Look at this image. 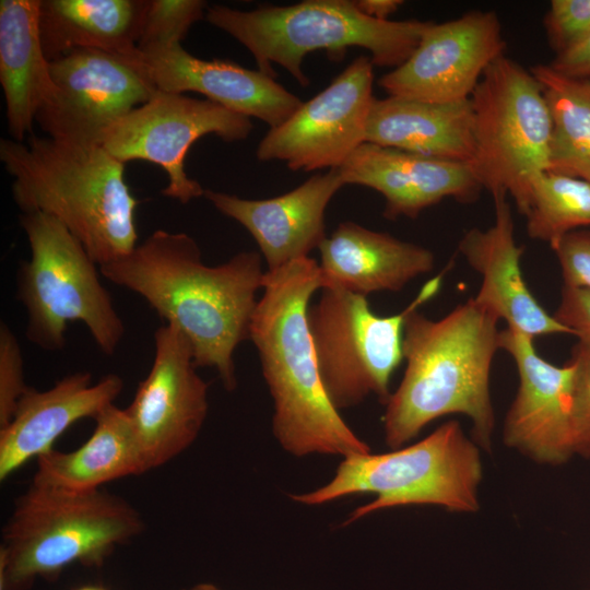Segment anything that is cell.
I'll return each mask as SVG.
<instances>
[{"label": "cell", "mask_w": 590, "mask_h": 590, "mask_svg": "<svg viewBox=\"0 0 590 590\" xmlns=\"http://www.w3.org/2000/svg\"><path fill=\"white\" fill-rule=\"evenodd\" d=\"M322 288L319 263L309 257L266 271L249 339L273 399V434L290 453L343 458L370 452L343 421L324 390L307 311Z\"/></svg>", "instance_id": "2"}, {"label": "cell", "mask_w": 590, "mask_h": 590, "mask_svg": "<svg viewBox=\"0 0 590 590\" xmlns=\"http://www.w3.org/2000/svg\"><path fill=\"white\" fill-rule=\"evenodd\" d=\"M74 590H106V589L99 586L87 585V586L75 588Z\"/></svg>", "instance_id": "38"}, {"label": "cell", "mask_w": 590, "mask_h": 590, "mask_svg": "<svg viewBox=\"0 0 590 590\" xmlns=\"http://www.w3.org/2000/svg\"><path fill=\"white\" fill-rule=\"evenodd\" d=\"M498 320L473 297L437 320L417 309L408 316L406 367L382 417L389 447L400 448L441 416L462 414L472 422L475 444L491 450L495 417L489 377L499 350Z\"/></svg>", "instance_id": "3"}, {"label": "cell", "mask_w": 590, "mask_h": 590, "mask_svg": "<svg viewBox=\"0 0 590 590\" xmlns=\"http://www.w3.org/2000/svg\"><path fill=\"white\" fill-rule=\"evenodd\" d=\"M482 476L480 447L458 421L450 420L411 446L345 457L329 483L292 498L321 505L353 494H374L376 498L355 509L346 524L380 509L409 505L474 512L480 507Z\"/></svg>", "instance_id": "7"}, {"label": "cell", "mask_w": 590, "mask_h": 590, "mask_svg": "<svg viewBox=\"0 0 590 590\" xmlns=\"http://www.w3.org/2000/svg\"><path fill=\"white\" fill-rule=\"evenodd\" d=\"M498 15L470 11L460 17L434 23L400 67L378 81L389 96L433 103L469 99L485 70L505 55Z\"/></svg>", "instance_id": "15"}, {"label": "cell", "mask_w": 590, "mask_h": 590, "mask_svg": "<svg viewBox=\"0 0 590 590\" xmlns=\"http://www.w3.org/2000/svg\"><path fill=\"white\" fill-rule=\"evenodd\" d=\"M318 249L322 288L335 286L363 296L401 291L435 264L429 249L349 221Z\"/></svg>", "instance_id": "22"}, {"label": "cell", "mask_w": 590, "mask_h": 590, "mask_svg": "<svg viewBox=\"0 0 590 590\" xmlns=\"http://www.w3.org/2000/svg\"><path fill=\"white\" fill-rule=\"evenodd\" d=\"M99 272L175 324L190 342L197 367L214 368L227 391L236 388L234 353L249 339L266 274L259 252L240 251L211 267L190 235L157 229Z\"/></svg>", "instance_id": "1"}, {"label": "cell", "mask_w": 590, "mask_h": 590, "mask_svg": "<svg viewBox=\"0 0 590 590\" xmlns=\"http://www.w3.org/2000/svg\"><path fill=\"white\" fill-rule=\"evenodd\" d=\"M551 48L560 54L590 35V0H553L544 17Z\"/></svg>", "instance_id": "30"}, {"label": "cell", "mask_w": 590, "mask_h": 590, "mask_svg": "<svg viewBox=\"0 0 590 590\" xmlns=\"http://www.w3.org/2000/svg\"><path fill=\"white\" fill-rule=\"evenodd\" d=\"M528 235L554 249L563 237L590 226V181L543 172L531 182Z\"/></svg>", "instance_id": "28"}, {"label": "cell", "mask_w": 590, "mask_h": 590, "mask_svg": "<svg viewBox=\"0 0 590 590\" xmlns=\"http://www.w3.org/2000/svg\"><path fill=\"white\" fill-rule=\"evenodd\" d=\"M90 438L73 451L51 449L37 458L33 483L68 492H92L149 471L126 409L115 404L95 418Z\"/></svg>", "instance_id": "25"}, {"label": "cell", "mask_w": 590, "mask_h": 590, "mask_svg": "<svg viewBox=\"0 0 590 590\" xmlns=\"http://www.w3.org/2000/svg\"><path fill=\"white\" fill-rule=\"evenodd\" d=\"M137 509L102 489L68 492L35 484L2 530L0 590H28L72 564L99 567L144 528Z\"/></svg>", "instance_id": "5"}, {"label": "cell", "mask_w": 590, "mask_h": 590, "mask_svg": "<svg viewBox=\"0 0 590 590\" xmlns=\"http://www.w3.org/2000/svg\"><path fill=\"white\" fill-rule=\"evenodd\" d=\"M205 17L245 46L259 71L274 78L272 63H276L302 86L309 84L303 71L309 52L326 50L339 58L355 46L370 52L374 66L396 69L409 59L432 24L375 20L350 0H306L250 11L214 4L208 8Z\"/></svg>", "instance_id": "6"}, {"label": "cell", "mask_w": 590, "mask_h": 590, "mask_svg": "<svg viewBox=\"0 0 590 590\" xmlns=\"http://www.w3.org/2000/svg\"><path fill=\"white\" fill-rule=\"evenodd\" d=\"M40 0L0 1V83L9 133L23 142L54 92L39 34Z\"/></svg>", "instance_id": "24"}, {"label": "cell", "mask_w": 590, "mask_h": 590, "mask_svg": "<svg viewBox=\"0 0 590 590\" xmlns=\"http://www.w3.org/2000/svg\"><path fill=\"white\" fill-rule=\"evenodd\" d=\"M0 160L22 213L59 221L98 267L138 245L139 201L125 180V164L102 145L32 134L27 143L1 139Z\"/></svg>", "instance_id": "4"}, {"label": "cell", "mask_w": 590, "mask_h": 590, "mask_svg": "<svg viewBox=\"0 0 590 590\" xmlns=\"http://www.w3.org/2000/svg\"><path fill=\"white\" fill-rule=\"evenodd\" d=\"M184 590H220V589L212 583H198L189 589H184Z\"/></svg>", "instance_id": "37"}, {"label": "cell", "mask_w": 590, "mask_h": 590, "mask_svg": "<svg viewBox=\"0 0 590 590\" xmlns=\"http://www.w3.org/2000/svg\"><path fill=\"white\" fill-rule=\"evenodd\" d=\"M20 223L31 250L16 273V298L27 315L26 339L43 350L59 351L66 345L68 324L80 321L98 349L113 355L125 324L99 280L97 264L52 216L22 213Z\"/></svg>", "instance_id": "8"}, {"label": "cell", "mask_w": 590, "mask_h": 590, "mask_svg": "<svg viewBox=\"0 0 590 590\" xmlns=\"http://www.w3.org/2000/svg\"><path fill=\"white\" fill-rule=\"evenodd\" d=\"M570 363L574 365L571 425L575 455L590 458V344L578 342Z\"/></svg>", "instance_id": "32"}, {"label": "cell", "mask_w": 590, "mask_h": 590, "mask_svg": "<svg viewBox=\"0 0 590 590\" xmlns=\"http://www.w3.org/2000/svg\"><path fill=\"white\" fill-rule=\"evenodd\" d=\"M344 185L339 169L332 168L273 198L251 200L209 189L203 197L251 234L271 271L319 248L327 237L326 209Z\"/></svg>", "instance_id": "17"}, {"label": "cell", "mask_w": 590, "mask_h": 590, "mask_svg": "<svg viewBox=\"0 0 590 590\" xmlns=\"http://www.w3.org/2000/svg\"><path fill=\"white\" fill-rule=\"evenodd\" d=\"M444 272L428 280L400 312L378 316L366 296L331 286L309 306L307 321L321 380L340 412L375 393L386 404L392 374L403 359L408 316L440 290Z\"/></svg>", "instance_id": "10"}, {"label": "cell", "mask_w": 590, "mask_h": 590, "mask_svg": "<svg viewBox=\"0 0 590 590\" xmlns=\"http://www.w3.org/2000/svg\"><path fill=\"white\" fill-rule=\"evenodd\" d=\"M474 157L470 167L492 196L512 197L527 215L531 182L550 168L552 120L538 80L503 55L472 93Z\"/></svg>", "instance_id": "9"}, {"label": "cell", "mask_w": 590, "mask_h": 590, "mask_svg": "<svg viewBox=\"0 0 590 590\" xmlns=\"http://www.w3.org/2000/svg\"><path fill=\"white\" fill-rule=\"evenodd\" d=\"M345 185L371 188L385 198L384 216L415 219L425 209L451 198L475 200L482 187L470 165L380 146L359 145L338 168Z\"/></svg>", "instance_id": "19"}, {"label": "cell", "mask_w": 590, "mask_h": 590, "mask_svg": "<svg viewBox=\"0 0 590 590\" xmlns=\"http://www.w3.org/2000/svg\"><path fill=\"white\" fill-rule=\"evenodd\" d=\"M550 66L566 76L590 79V35L578 45L557 54Z\"/></svg>", "instance_id": "35"}, {"label": "cell", "mask_w": 590, "mask_h": 590, "mask_svg": "<svg viewBox=\"0 0 590 590\" xmlns=\"http://www.w3.org/2000/svg\"><path fill=\"white\" fill-rule=\"evenodd\" d=\"M140 56L158 91L200 93L234 113L262 120L270 129L284 123L303 104L273 76L226 60L200 59L181 44Z\"/></svg>", "instance_id": "18"}, {"label": "cell", "mask_w": 590, "mask_h": 590, "mask_svg": "<svg viewBox=\"0 0 590 590\" xmlns=\"http://www.w3.org/2000/svg\"><path fill=\"white\" fill-rule=\"evenodd\" d=\"M24 362L16 335L4 322L0 323V428L12 418L20 398L27 390Z\"/></svg>", "instance_id": "31"}, {"label": "cell", "mask_w": 590, "mask_h": 590, "mask_svg": "<svg viewBox=\"0 0 590 590\" xmlns=\"http://www.w3.org/2000/svg\"><path fill=\"white\" fill-rule=\"evenodd\" d=\"M54 92L36 116L47 137L101 145L104 133L156 92L140 52L75 49L49 62Z\"/></svg>", "instance_id": "11"}, {"label": "cell", "mask_w": 590, "mask_h": 590, "mask_svg": "<svg viewBox=\"0 0 590 590\" xmlns=\"http://www.w3.org/2000/svg\"><path fill=\"white\" fill-rule=\"evenodd\" d=\"M557 256L564 286L590 290V231H574L553 249Z\"/></svg>", "instance_id": "33"}, {"label": "cell", "mask_w": 590, "mask_h": 590, "mask_svg": "<svg viewBox=\"0 0 590 590\" xmlns=\"http://www.w3.org/2000/svg\"><path fill=\"white\" fill-rule=\"evenodd\" d=\"M251 119L210 99L158 91L144 104L117 120L101 145L126 164L142 160L167 174L162 193L182 204L204 196L203 187L185 170V158L200 138L214 134L226 142L249 137Z\"/></svg>", "instance_id": "12"}, {"label": "cell", "mask_w": 590, "mask_h": 590, "mask_svg": "<svg viewBox=\"0 0 590 590\" xmlns=\"http://www.w3.org/2000/svg\"><path fill=\"white\" fill-rule=\"evenodd\" d=\"M370 58L354 59L323 91L259 142L261 162L281 161L296 172L339 168L366 140L373 94Z\"/></svg>", "instance_id": "13"}, {"label": "cell", "mask_w": 590, "mask_h": 590, "mask_svg": "<svg viewBox=\"0 0 590 590\" xmlns=\"http://www.w3.org/2000/svg\"><path fill=\"white\" fill-rule=\"evenodd\" d=\"M494 223L485 229L467 231L458 244L459 252L476 271L482 283L473 299L507 327L536 338L571 334L534 298L524 282L520 259L523 248L517 245L507 194L492 196Z\"/></svg>", "instance_id": "20"}, {"label": "cell", "mask_w": 590, "mask_h": 590, "mask_svg": "<svg viewBox=\"0 0 590 590\" xmlns=\"http://www.w3.org/2000/svg\"><path fill=\"white\" fill-rule=\"evenodd\" d=\"M193 350L173 323L154 332V359L126 408L149 470L170 461L197 439L209 411V385Z\"/></svg>", "instance_id": "14"}, {"label": "cell", "mask_w": 590, "mask_h": 590, "mask_svg": "<svg viewBox=\"0 0 590 590\" xmlns=\"http://www.w3.org/2000/svg\"><path fill=\"white\" fill-rule=\"evenodd\" d=\"M122 388L116 374L92 382L88 371L67 375L47 390L28 387L10 422L0 428V481L54 449L56 439L78 421L95 418L114 404Z\"/></svg>", "instance_id": "21"}, {"label": "cell", "mask_w": 590, "mask_h": 590, "mask_svg": "<svg viewBox=\"0 0 590 590\" xmlns=\"http://www.w3.org/2000/svg\"><path fill=\"white\" fill-rule=\"evenodd\" d=\"M205 8L201 0H146L137 49L141 52L181 44Z\"/></svg>", "instance_id": "29"}, {"label": "cell", "mask_w": 590, "mask_h": 590, "mask_svg": "<svg viewBox=\"0 0 590 590\" xmlns=\"http://www.w3.org/2000/svg\"><path fill=\"white\" fill-rule=\"evenodd\" d=\"M365 142L470 165L474 157L471 101L375 98Z\"/></svg>", "instance_id": "23"}, {"label": "cell", "mask_w": 590, "mask_h": 590, "mask_svg": "<svg viewBox=\"0 0 590 590\" xmlns=\"http://www.w3.org/2000/svg\"><path fill=\"white\" fill-rule=\"evenodd\" d=\"M553 317L579 342L590 344V290L564 286Z\"/></svg>", "instance_id": "34"}, {"label": "cell", "mask_w": 590, "mask_h": 590, "mask_svg": "<svg viewBox=\"0 0 590 590\" xmlns=\"http://www.w3.org/2000/svg\"><path fill=\"white\" fill-rule=\"evenodd\" d=\"M146 0H40L39 34L47 60L75 49L133 56Z\"/></svg>", "instance_id": "26"}, {"label": "cell", "mask_w": 590, "mask_h": 590, "mask_svg": "<svg viewBox=\"0 0 590 590\" xmlns=\"http://www.w3.org/2000/svg\"><path fill=\"white\" fill-rule=\"evenodd\" d=\"M356 8L366 16L379 20L388 21L389 16L393 14L403 1L400 0H356L354 1Z\"/></svg>", "instance_id": "36"}, {"label": "cell", "mask_w": 590, "mask_h": 590, "mask_svg": "<svg viewBox=\"0 0 590 590\" xmlns=\"http://www.w3.org/2000/svg\"><path fill=\"white\" fill-rule=\"evenodd\" d=\"M530 71L541 85L552 120L548 172L590 181V79L563 75L550 64Z\"/></svg>", "instance_id": "27"}, {"label": "cell", "mask_w": 590, "mask_h": 590, "mask_svg": "<svg viewBox=\"0 0 590 590\" xmlns=\"http://www.w3.org/2000/svg\"><path fill=\"white\" fill-rule=\"evenodd\" d=\"M533 338L514 328L499 331L498 347L514 359L517 394L505 416L504 444L540 464L558 465L575 455L571 425L574 365L541 357Z\"/></svg>", "instance_id": "16"}]
</instances>
